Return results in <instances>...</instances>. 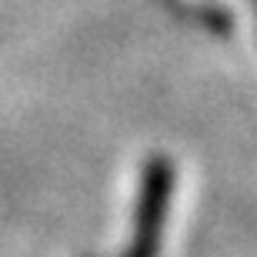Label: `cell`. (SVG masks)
<instances>
[{"mask_svg": "<svg viewBox=\"0 0 257 257\" xmlns=\"http://www.w3.org/2000/svg\"><path fill=\"white\" fill-rule=\"evenodd\" d=\"M174 191H177V164L164 154H151L141 167V177H137L131 244L124 247L120 257H161Z\"/></svg>", "mask_w": 257, "mask_h": 257, "instance_id": "1", "label": "cell"}, {"mask_svg": "<svg viewBox=\"0 0 257 257\" xmlns=\"http://www.w3.org/2000/svg\"><path fill=\"white\" fill-rule=\"evenodd\" d=\"M254 10H257V0H254Z\"/></svg>", "mask_w": 257, "mask_h": 257, "instance_id": "2", "label": "cell"}]
</instances>
